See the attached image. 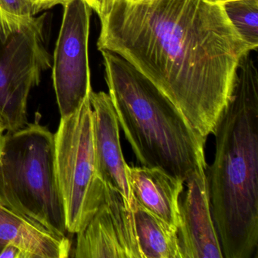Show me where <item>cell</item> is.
I'll return each mask as SVG.
<instances>
[{
	"mask_svg": "<svg viewBox=\"0 0 258 258\" xmlns=\"http://www.w3.org/2000/svg\"><path fill=\"white\" fill-rule=\"evenodd\" d=\"M97 46L132 64L205 138L230 101L240 61L251 52L223 6L206 0H115L101 21Z\"/></svg>",
	"mask_w": 258,
	"mask_h": 258,
	"instance_id": "6da1fadb",
	"label": "cell"
},
{
	"mask_svg": "<svg viewBox=\"0 0 258 258\" xmlns=\"http://www.w3.org/2000/svg\"><path fill=\"white\" fill-rule=\"evenodd\" d=\"M206 176L224 258H253L258 246V72L250 53L237 69L232 97L214 131Z\"/></svg>",
	"mask_w": 258,
	"mask_h": 258,
	"instance_id": "7a4b0ae2",
	"label": "cell"
},
{
	"mask_svg": "<svg viewBox=\"0 0 258 258\" xmlns=\"http://www.w3.org/2000/svg\"><path fill=\"white\" fill-rule=\"evenodd\" d=\"M108 95L137 159L185 182L207 168V138L196 132L173 103L127 61L100 51Z\"/></svg>",
	"mask_w": 258,
	"mask_h": 258,
	"instance_id": "3957f363",
	"label": "cell"
},
{
	"mask_svg": "<svg viewBox=\"0 0 258 258\" xmlns=\"http://www.w3.org/2000/svg\"><path fill=\"white\" fill-rule=\"evenodd\" d=\"M0 204L55 235L68 233L55 135L37 120L0 135Z\"/></svg>",
	"mask_w": 258,
	"mask_h": 258,
	"instance_id": "277c9868",
	"label": "cell"
},
{
	"mask_svg": "<svg viewBox=\"0 0 258 258\" xmlns=\"http://www.w3.org/2000/svg\"><path fill=\"white\" fill-rule=\"evenodd\" d=\"M54 135L55 173L66 227L69 233L77 234L105 202L106 189L98 168L90 98L73 114L61 117Z\"/></svg>",
	"mask_w": 258,
	"mask_h": 258,
	"instance_id": "5b68a950",
	"label": "cell"
},
{
	"mask_svg": "<svg viewBox=\"0 0 258 258\" xmlns=\"http://www.w3.org/2000/svg\"><path fill=\"white\" fill-rule=\"evenodd\" d=\"M44 23L18 33L7 40L0 37V115L6 131L28 124V100L43 72L52 67L44 46Z\"/></svg>",
	"mask_w": 258,
	"mask_h": 258,
	"instance_id": "8992f818",
	"label": "cell"
},
{
	"mask_svg": "<svg viewBox=\"0 0 258 258\" xmlns=\"http://www.w3.org/2000/svg\"><path fill=\"white\" fill-rule=\"evenodd\" d=\"M63 7L52 66L61 117L75 112L93 91L88 52L92 9L84 0H71Z\"/></svg>",
	"mask_w": 258,
	"mask_h": 258,
	"instance_id": "52a82bcc",
	"label": "cell"
},
{
	"mask_svg": "<svg viewBox=\"0 0 258 258\" xmlns=\"http://www.w3.org/2000/svg\"><path fill=\"white\" fill-rule=\"evenodd\" d=\"M106 185V184H105ZM76 258H143L134 211L115 188L106 185L105 202L77 233Z\"/></svg>",
	"mask_w": 258,
	"mask_h": 258,
	"instance_id": "ba28073f",
	"label": "cell"
},
{
	"mask_svg": "<svg viewBox=\"0 0 258 258\" xmlns=\"http://www.w3.org/2000/svg\"><path fill=\"white\" fill-rule=\"evenodd\" d=\"M185 184L177 228L181 258H223L211 213L206 169L196 172Z\"/></svg>",
	"mask_w": 258,
	"mask_h": 258,
	"instance_id": "9c48e42d",
	"label": "cell"
},
{
	"mask_svg": "<svg viewBox=\"0 0 258 258\" xmlns=\"http://www.w3.org/2000/svg\"><path fill=\"white\" fill-rule=\"evenodd\" d=\"M93 109L95 148L98 168L106 185L117 189L129 209L136 204L130 185L122 152L120 126L114 105L108 93L92 91L90 96Z\"/></svg>",
	"mask_w": 258,
	"mask_h": 258,
	"instance_id": "30bf717a",
	"label": "cell"
},
{
	"mask_svg": "<svg viewBox=\"0 0 258 258\" xmlns=\"http://www.w3.org/2000/svg\"><path fill=\"white\" fill-rule=\"evenodd\" d=\"M126 173L136 206L177 229L185 182L158 167L127 165Z\"/></svg>",
	"mask_w": 258,
	"mask_h": 258,
	"instance_id": "8fae6325",
	"label": "cell"
},
{
	"mask_svg": "<svg viewBox=\"0 0 258 258\" xmlns=\"http://www.w3.org/2000/svg\"><path fill=\"white\" fill-rule=\"evenodd\" d=\"M9 244L29 252L33 258H66L70 256V240L31 223L0 204V253Z\"/></svg>",
	"mask_w": 258,
	"mask_h": 258,
	"instance_id": "7c38bea8",
	"label": "cell"
},
{
	"mask_svg": "<svg viewBox=\"0 0 258 258\" xmlns=\"http://www.w3.org/2000/svg\"><path fill=\"white\" fill-rule=\"evenodd\" d=\"M134 215L142 257L181 258L176 228L138 206Z\"/></svg>",
	"mask_w": 258,
	"mask_h": 258,
	"instance_id": "4fadbf2b",
	"label": "cell"
},
{
	"mask_svg": "<svg viewBox=\"0 0 258 258\" xmlns=\"http://www.w3.org/2000/svg\"><path fill=\"white\" fill-rule=\"evenodd\" d=\"M37 15L32 0H0V37L4 40L44 23Z\"/></svg>",
	"mask_w": 258,
	"mask_h": 258,
	"instance_id": "5bb4252c",
	"label": "cell"
},
{
	"mask_svg": "<svg viewBox=\"0 0 258 258\" xmlns=\"http://www.w3.org/2000/svg\"><path fill=\"white\" fill-rule=\"evenodd\" d=\"M231 23L251 51L258 47V0H235L223 5Z\"/></svg>",
	"mask_w": 258,
	"mask_h": 258,
	"instance_id": "9a60e30c",
	"label": "cell"
},
{
	"mask_svg": "<svg viewBox=\"0 0 258 258\" xmlns=\"http://www.w3.org/2000/svg\"><path fill=\"white\" fill-rule=\"evenodd\" d=\"M86 4L94 10L100 21L103 20L111 12L115 0H84Z\"/></svg>",
	"mask_w": 258,
	"mask_h": 258,
	"instance_id": "2e32d148",
	"label": "cell"
},
{
	"mask_svg": "<svg viewBox=\"0 0 258 258\" xmlns=\"http://www.w3.org/2000/svg\"><path fill=\"white\" fill-rule=\"evenodd\" d=\"M0 258H33L29 252L13 244L6 246L0 253Z\"/></svg>",
	"mask_w": 258,
	"mask_h": 258,
	"instance_id": "e0dca14e",
	"label": "cell"
},
{
	"mask_svg": "<svg viewBox=\"0 0 258 258\" xmlns=\"http://www.w3.org/2000/svg\"><path fill=\"white\" fill-rule=\"evenodd\" d=\"M207 2L212 4H217V5L223 6L227 3L235 1V0H206Z\"/></svg>",
	"mask_w": 258,
	"mask_h": 258,
	"instance_id": "ac0fdd59",
	"label": "cell"
},
{
	"mask_svg": "<svg viewBox=\"0 0 258 258\" xmlns=\"http://www.w3.org/2000/svg\"><path fill=\"white\" fill-rule=\"evenodd\" d=\"M4 131H6L5 123H4L2 117L0 115V135H2Z\"/></svg>",
	"mask_w": 258,
	"mask_h": 258,
	"instance_id": "d6986e66",
	"label": "cell"
},
{
	"mask_svg": "<svg viewBox=\"0 0 258 258\" xmlns=\"http://www.w3.org/2000/svg\"><path fill=\"white\" fill-rule=\"evenodd\" d=\"M134 1H136V2L147 3L154 1V0H134Z\"/></svg>",
	"mask_w": 258,
	"mask_h": 258,
	"instance_id": "ffe728a7",
	"label": "cell"
}]
</instances>
